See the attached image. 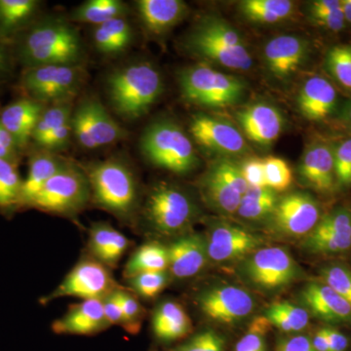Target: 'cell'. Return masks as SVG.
I'll return each instance as SVG.
<instances>
[{
    "label": "cell",
    "mask_w": 351,
    "mask_h": 351,
    "mask_svg": "<svg viewBox=\"0 0 351 351\" xmlns=\"http://www.w3.org/2000/svg\"><path fill=\"white\" fill-rule=\"evenodd\" d=\"M143 217L152 232L162 237L186 234L196 217V207L188 193L169 182H159L149 191Z\"/></svg>",
    "instance_id": "obj_7"
},
{
    "label": "cell",
    "mask_w": 351,
    "mask_h": 351,
    "mask_svg": "<svg viewBox=\"0 0 351 351\" xmlns=\"http://www.w3.org/2000/svg\"><path fill=\"white\" fill-rule=\"evenodd\" d=\"M128 6L120 0H88L73 9L71 21L96 25L117 18H126Z\"/></svg>",
    "instance_id": "obj_32"
},
{
    "label": "cell",
    "mask_w": 351,
    "mask_h": 351,
    "mask_svg": "<svg viewBox=\"0 0 351 351\" xmlns=\"http://www.w3.org/2000/svg\"><path fill=\"white\" fill-rule=\"evenodd\" d=\"M110 327L104 313L103 300H84L73 304L52 324L57 335L93 336Z\"/></svg>",
    "instance_id": "obj_20"
},
{
    "label": "cell",
    "mask_w": 351,
    "mask_h": 351,
    "mask_svg": "<svg viewBox=\"0 0 351 351\" xmlns=\"http://www.w3.org/2000/svg\"><path fill=\"white\" fill-rule=\"evenodd\" d=\"M46 106L40 101L22 97L2 108L0 122L24 152L32 142V132Z\"/></svg>",
    "instance_id": "obj_22"
},
{
    "label": "cell",
    "mask_w": 351,
    "mask_h": 351,
    "mask_svg": "<svg viewBox=\"0 0 351 351\" xmlns=\"http://www.w3.org/2000/svg\"><path fill=\"white\" fill-rule=\"evenodd\" d=\"M69 162L55 152L36 149L29 158V171L23 182L22 209L29 208L39 191L51 178Z\"/></svg>",
    "instance_id": "obj_26"
},
{
    "label": "cell",
    "mask_w": 351,
    "mask_h": 351,
    "mask_svg": "<svg viewBox=\"0 0 351 351\" xmlns=\"http://www.w3.org/2000/svg\"><path fill=\"white\" fill-rule=\"evenodd\" d=\"M119 288L110 269L88 257L76 263L57 288L43 298L40 302L47 304L66 297L78 298L82 301L103 300Z\"/></svg>",
    "instance_id": "obj_11"
},
{
    "label": "cell",
    "mask_w": 351,
    "mask_h": 351,
    "mask_svg": "<svg viewBox=\"0 0 351 351\" xmlns=\"http://www.w3.org/2000/svg\"><path fill=\"white\" fill-rule=\"evenodd\" d=\"M308 55V43L300 36L283 34L270 39L263 57L270 73L279 80H287L301 68Z\"/></svg>",
    "instance_id": "obj_18"
},
{
    "label": "cell",
    "mask_w": 351,
    "mask_h": 351,
    "mask_svg": "<svg viewBox=\"0 0 351 351\" xmlns=\"http://www.w3.org/2000/svg\"><path fill=\"white\" fill-rule=\"evenodd\" d=\"M263 162L267 188L274 193L287 191L293 182V173L288 163L276 156H267L263 159Z\"/></svg>",
    "instance_id": "obj_42"
},
{
    "label": "cell",
    "mask_w": 351,
    "mask_h": 351,
    "mask_svg": "<svg viewBox=\"0 0 351 351\" xmlns=\"http://www.w3.org/2000/svg\"><path fill=\"white\" fill-rule=\"evenodd\" d=\"M136 6L145 29L156 36L170 31L189 13L188 5L182 0H138Z\"/></svg>",
    "instance_id": "obj_25"
},
{
    "label": "cell",
    "mask_w": 351,
    "mask_h": 351,
    "mask_svg": "<svg viewBox=\"0 0 351 351\" xmlns=\"http://www.w3.org/2000/svg\"><path fill=\"white\" fill-rule=\"evenodd\" d=\"M324 283L338 293L351 306V272L341 265H331L322 270Z\"/></svg>",
    "instance_id": "obj_47"
},
{
    "label": "cell",
    "mask_w": 351,
    "mask_h": 351,
    "mask_svg": "<svg viewBox=\"0 0 351 351\" xmlns=\"http://www.w3.org/2000/svg\"><path fill=\"white\" fill-rule=\"evenodd\" d=\"M313 20L321 27L332 32L341 31L345 27L346 24L345 16H343L341 7L338 10L332 11L331 13L326 14V15L313 18Z\"/></svg>",
    "instance_id": "obj_53"
},
{
    "label": "cell",
    "mask_w": 351,
    "mask_h": 351,
    "mask_svg": "<svg viewBox=\"0 0 351 351\" xmlns=\"http://www.w3.org/2000/svg\"><path fill=\"white\" fill-rule=\"evenodd\" d=\"M341 10L345 16L346 22L351 24V0H343L341 1Z\"/></svg>",
    "instance_id": "obj_59"
},
{
    "label": "cell",
    "mask_w": 351,
    "mask_h": 351,
    "mask_svg": "<svg viewBox=\"0 0 351 351\" xmlns=\"http://www.w3.org/2000/svg\"><path fill=\"white\" fill-rule=\"evenodd\" d=\"M84 82L82 64H49L23 69L19 89L25 98L52 105L73 101Z\"/></svg>",
    "instance_id": "obj_8"
},
{
    "label": "cell",
    "mask_w": 351,
    "mask_h": 351,
    "mask_svg": "<svg viewBox=\"0 0 351 351\" xmlns=\"http://www.w3.org/2000/svg\"><path fill=\"white\" fill-rule=\"evenodd\" d=\"M175 351H225V339L214 330H203Z\"/></svg>",
    "instance_id": "obj_45"
},
{
    "label": "cell",
    "mask_w": 351,
    "mask_h": 351,
    "mask_svg": "<svg viewBox=\"0 0 351 351\" xmlns=\"http://www.w3.org/2000/svg\"><path fill=\"white\" fill-rule=\"evenodd\" d=\"M300 174L311 188L319 193H329L335 188L334 149L326 143L313 142L302 156Z\"/></svg>",
    "instance_id": "obj_21"
},
{
    "label": "cell",
    "mask_w": 351,
    "mask_h": 351,
    "mask_svg": "<svg viewBox=\"0 0 351 351\" xmlns=\"http://www.w3.org/2000/svg\"><path fill=\"white\" fill-rule=\"evenodd\" d=\"M108 101L121 119L145 117L163 92L158 69L145 61L133 62L113 69L106 80Z\"/></svg>",
    "instance_id": "obj_2"
},
{
    "label": "cell",
    "mask_w": 351,
    "mask_h": 351,
    "mask_svg": "<svg viewBox=\"0 0 351 351\" xmlns=\"http://www.w3.org/2000/svg\"><path fill=\"white\" fill-rule=\"evenodd\" d=\"M237 117L245 136L263 147L274 144L283 130L282 113L269 104H254L237 112Z\"/></svg>",
    "instance_id": "obj_19"
},
{
    "label": "cell",
    "mask_w": 351,
    "mask_h": 351,
    "mask_svg": "<svg viewBox=\"0 0 351 351\" xmlns=\"http://www.w3.org/2000/svg\"><path fill=\"white\" fill-rule=\"evenodd\" d=\"M337 101L336 88L322 76L306 80L298 96L300 112L311 121H322L329 117L337 107Z\"/></svg>",
    "instance_id": "obj_24"
},
{
    "label": "cell",
    "mask_w": 351,
    "mask_h": 351,
    "mask_svg": "<svg viewBox=\"0 0 351 351\" xmlns=\"http://www.w3.org/2000/svg\"><path fill=\"white\" fill-rule=\"evenodd\" d=\"M121 288V287H120ZM117 289L108 295L103 299L104 313L106 318L110 326H120L123 328L124 315L122 311L121 304H120L119 295H117Z\"/></svg>",
    "instance_id": "obj_52"
},
{
    "label": "cell",
    "mask_w": 351,
    "mask_h": 351,
    "mask_svg": "<svg viewBox=\"0 0 351 351\" xmlns=\"http://www.w3.org/2000/svg\"><path fill=\"white\" fill-rule=\"evenodd\" d=\"M277 351H316L311 339L306 336H295L282 339L277 346Z\"/></svg>",
    "instance_id": "obj_55"
},
{
    "label": "cell",
    "mask_w": 351,
    "mask_h": 351,
    "mask_svg": "<svg viewBox=\"0 0 351 351\" xmlns=\"http://www.w3.org/2000/svg\"><path fill=\"white\" fill-rule=\"evenodd\" d=\"M207 255L216 263L230 262L250 256L263 244L262 237L240 226H214L206 237Z\"/></svg>",
    "instance_id": "obj_16"
},
{
    "label": "cell",
    "mask_w": 351,
    "mask_h": 351,
    "mask_svg": "<svg viewBox=\"0 0 351 351\" xmlns=\"http://www.w3.org/2000/svg\"><path fill=\"white\" fill-rule=\"evenodd\" d=\"M217 177H219L223 182L234 189L237 193L243 196L248 189V184L242 175L240 167L232 161L223 160L217 161L209 168Z\"/></svg>",
    "instance_id": "obj_46"
},
{
    "label": "cell",
    "mask_w": 351,
    "mask_h": 351,
    "mask_svg": "<svg viewBox=\"0 0 351 351\" xmlns=\"http://www.w3.org/2000/svg\"><path fill=\"white\" fill-rule=\"evenodd\" d=\"M334 149L336 180L343 186H351V138L339 143Z\"/></svg>",
    "instance_id": "obj_48"
},
{
    "label": "cell",
    "mask_w": 351,
    "mask_h": 351,
    "mask_svg": "<svg viewBox=\"0 0 351 351\" xmlns=\"http://www.w3.org/2000/svg\"><path fill=\"white\" fill-rule=\"evenodd\" d=\"M196 143L207 151L225 156H243L249 151L243 134L228 120L198 113L189 123Z\"/></svg>",
    "instance_id": "obj_13"
},
{
    "label": "cell",
    "mask_w": 351,
    "mask_h": 351,
    "mask_svg": "<svg viewBox=\"0 0 351 351\" xmlns=\"http://www.w3.org/2000/svg\"><path fill=\"white\" fill-rule=\"evenodd\" d=\"M326 66L332 77L351 91V46H335L328 51Z\"/></svg>",
    "instance_id": "obj_40"
},
{
    "label": "cell",
    "mask_w": 351,
    "mask_h": 351,
    "mask_svg": "<svg viewBox=\"0 0 351 351\" xmlns=\"http://www.w3.org/2000/svg\"><path fill=\"white\" fill-rule=\"evenodd\" d=\"M14 57L23 69L49 64H82V36L71 23L58 18L36 20L12 43Z\"/></svg>",
    "instance_id": "obj_1"
},
{
    "label": "cell",
    "mask_w": 351,
    "mask_h": 351,
    "mask_svg": "<svg viewBox=\"0 0 351 351\" xmlns=\"http://www.w3.org/2000/svg\"><path fill=\"white\" fill-rule=\"evenodd\" d=\"M117 295L124 315L123 329L131 335L138 334L144 321L145 311L137 295L124 288L117 289Z\"/></svg>",
    "instance_id": "obj_41"
},
{
    "label": "cell",
    "mask_w": 351,
    "mask_h": 351,
    "mask_svg": "<svg viewBox=\"0 0 351 351\" xmlns=\"http://www.w3.org/2000/svg\"><path fill=\"white\" fill-rule=\"evenodd\" d=\"M239 167L248 186L267 188L263 159L251 157L245 160Z\"/></svg>",
    "instance_id": "obj_49"
},
{
    "label": "cell",
    "mask_w": 351,
    "mask_h": 351,
    "mask_svg": "<svg viewBox=\"0 0 351 351\" xmlns=\"http://www.w3.org/2000/svg\"><path fill=\"white\" fill-rule=\"evenodd\" d=\"M92 38L95 47L101 54L117 56L130 47L133 29L126 18H117L96 25Z\"/></svg>",
    "instance_id": "obj_30"
},
{
    "label": "cell",
    "mask_w": 351,
    "mask_h": 351,
    "mask_svg": "<svg viewBox=\"0 0 351 351\" xmlns=\"http://www.w3.org/2000/svg\"><path fill=\"white\" fill-rule=\"evenodd\" d=\"M330 351H346L348 350V339L338 330L325 328Z\"/></svg>",
    "instance_id": "obj_57"
},
{
    "label": "cell",
    "mask_w": 351,
    "mask_h": 351,
    "mask_svg": "<svg viewBox=\"0 0 351 351\" xmlns=\"http://www.w3.org/2000/svg\"><path fill=\"white\" fill-rule=\"evenodd\" d=\"M170 276L188 279L197 276L209 261L206 239L197 233H186L167 246Z\"/></svg>",
    "instance_id": "obj_17"
},
{
    "label": "cell",
    "mask_w": 351,
    "mask_h": 351,
    "mask_svg": "<svg viewBox=\"0 0 351 351\" xmlns=\"http://www.w3.org/2000/svg\"><path fill=\"white\" fill-rule=\"evenodd\" d=\"M201 193L210 206L226 215L237 213L242 195L208 170L200 182Z\"/></svg>",
    "instance_id": "obj_34"
},
{
    "label": "cell",
    "mask_w": 351,
    "mask_h": 351,
    "mask_svg": "<svg viewBox=\"0 0 351 351\" xmlns=\"http://www.w3.org/2000/svg\"><path fill=\"white\" fill-rule=\"evenodd\" d=\"M314 350L316 351H330L329 343L326 336V332L324 329H320L314 335L313 339H311Z\"/></svg>",
    "instance_id": "obj_58"
},
{
    "label": "cell",
    "mask_w": 351,
    "mask_h": 351,
    "mask_svg": "<svg viewBox=\"0 0 351 351\" xmlns=\"http://www.w3.org/2000/svg\"><path fill=\"white\" fill-rule=\"evenodd\" d=\"M152 328L158 341L172 343L188 337L193 332V323L179 302L165 301L152 314Z\"/></svg>",
    "instance_id": "obj_28"
},
{
    "label": "cell",
    "mask_w": 351,
    "mask_h": 351,
    "mask_svg": "<svg viewBox=\"0 0 351 351\" xmlns=\"http://www.w3.org/2000/svg\"><path fill=\"white\" fill-rule=\"evenodd\" d=\"M197 306L209 319L233 324L254 311L255 301L244 289L233 285L217 286L198 295Z\"/></svg>",
    "instance_id": "obj_14"
},
{
    "label": "cell",
    "mask_w": 351,
    "mask_h": 351,
    "mask_svg": "<svg viewBox=\"0 0 351 351\" xmlns=\"http://www.w3.org/2000/svg\"><path fill=\"white\" fill-rule=\"evenodd\" d=\"M130 246V240L110 223L105 221L92 223L87 243L89 257L108 269H115Z\"/></svg>",
    "instance_id": "obj_23"
},
{
    "label": "cell",
    "mask_w": 351,
    "mask_h": 351,
    "mask_svg": "<svg viewBox=\"0 0 351 351\" xmlns=\"http://www.w3.org/2000/svg\"><path fill=\"white\" fill-rule=\"evenodd\" d=\"M90 201L91 191L84 171L69 161L44 184L29 208L73 218L82 213Z\"/></svg>",
    "instance_id": "obj_9"
},
{
    "label": "cell",
    "mask_w": 351,
    "mask_h": 351,
    "mask_svg": "<svg viewBox=\"0 0 351 351\" xmlns=\"http://www.w3.org/2000/svg\"><path fill=\"white\" fill-rule=\"evenodd\" d=\"M169 258L167 247L152 241L143 244L132 254L123 270L126 279L145 272L168 271Z\"/></svg>",
    "instance_id": "obj_31"
},
{
    "label": "cell",
    "mask_w": 351,
    "mask_h": 351,
    "mask_svg": "<svg viewBox=\"0 0 351 351\" xmlns=\"http://www.w3.org/2000/svg\"><path fill=\"white\" fill-rule=\"evenodd\" d=\"M19 165L0 158V213L12 216L22 209V189Z\"/></svg>",
    "instance_id": "obj_33"
},
{
    "label": "cell",
    "mask_w": 351,
    "mask_h": 351,
    "mask_svg": "<svg viewBox=\"0 0 351 351\" xmlns=\"http://www.w3.org/2000/svg\"><path fill=\"white\" fill-rule=\"evenodd\" d=\"M73 136V123L71 119L64 123L63 126L53 131L44 141L38 149H45V151L57 152L63 149L68 145L69 138Z\"/></svg>",
    "instance_id": "obj_50"
},
{
    "label": "cell",
    "mask_w": 351,
    "mask_h": 351,
    "mask_svg": "<svg viewBox=\"0 0 351 351\" xmlns=\"http://www.w3.org/2000/svg\"><path fill=\"white\" fill-rule=\"evenodd\" d=\"M341 7V1L339 0H317L311 3V17L326 15L332 11L338 10Z\"/></svg>",
    "instance_id": "obj_56"
},
{
    "label": "cell",
    "mask_w": 351,
    "mask_h": 351,
    "mask_svg": "<svg viewBox=\"0 0 351 351\" xmlns=\"http://www.w3.org/2000/svg\"><path fill=\"white\" fill-rule=\"evenodd\" d=\"M302 302L321 319L331 322H350L351 306L325 283L307 284L302 292Z\"/></svg>",
    "instance_id": "obj_27"
},
{
    "label": "cell",
    "mask_w": 351,
    "mask_h": 351,
    "mask_svg": "<svg viewBox=\"0 0 351 351\" xmlns=\"http://www.w3.org/2000/svg\"><path fill=\"white\" fill-rule=\"evenodd\" d=\"M130 291L145 300L156 298L167 287L170 281L168 271L145 272L127 279Z\"/></svg>",
    "instance_id": "obj_39"
},
{
    "label": "cell",
    "mask_w": 351,
    "mask_h": 351,
    "mask_svg": "<svg viewBox=\"0 0 351 351\" xmlns=\"http://www.w3.org/2000/svg\"><path fill=\"white\" fill-rule=\"evenodd\" d=\"M265 317L269 321L270 325L285 332L302 331L309 322L306 309L289 302L271 304Z\"/></svg>",
    "instance_id": "obj_38"
},
{
    "label": "cell",
    "mask_w": 351,
    "mask_h": 351,
    "mask_svg": "<svg viewBox=\"0 0 351 351\" xmlns=\"http://www.w3.org/2000/svg\"><path fill=\"white\" fill-rule=\"evenodd\" d=\"M341 120L346 126L350 127L351 129V101L348 104V106L345 108L341 113Z\"/></svg>",
    "instance_id": "obj_60"
},
{
    "label": "cell",
    "mask_w": 351,
    "mask_h": 351,
    "mask_svg": "<svg viewBox=\"0 0 351 351\" xmlns=\"http://www.w3.org/2000/svg\"><path fill=\"white\" fill-rule=\"evenodd\" d=\"M270 326L265 317H258L251 323L248 332L239 339L235 351H267L265 335Z\"/></svg>",
    "instance_id": "obj_44"
},
{
    "label": "cell",
    "mask_w": 351,
    "mask_h": 351,
    "mask_svg": "<svg viewBox=\"0 0 351 351\" xmlns=\"http://www.w3.org/2000/svg\"><path fill=\"white\" fill-rule=\"evenodd\" d=\"M73 137L83 149L107 147L127 137V132L117 123L100 101L88 97L80 101L71 117Z\"/></svg>",
    "instance_id": "obj_12"
},
{
    "label": "cell",
    "mask_w": 351,
    "mask_h": 351,
    "mask_svg": "<svg viewBox=\"0 0 351 351\" xmlns=\"http://www.w3.org/2000/svg\"><path fill=\"white\" fill-rule=\"evenodd\" d=\"M241 271L252 286L265 292L287 287L302 274L292 256L280 247H267L254 252L245 260Z\"/></svg>",
    "instance_id": "obj_10"
},
{
    "label": "cell",
    "mask_w": 351,
    "mask_h": 351,
    "mask_svg": "<svg viewBox=\"0 0 351 351\" xmlns=\"http://www.w3.org/2000/svg\"><path fill=\"white\" fill-rule=\"evenodd\" d=\"M22 156L19 145L0 122V158L19 165Z\"/></svg>",
    "instance_id": "obj_51"
},
{
    "label": "cell",
    "mask_w": 351,
    "mask_h": 351,
    "mask_svg": "<svg viewBox=\"0 0 351 351\" xmlns=\"http://www.w3.org/2000/svg\"><path fill=\"white\" fill-rule=\"evenodd\" d=\"M73 112V101L46 106L32 132V142L36 149L41 147L45 138L53 131L69 121Z\"/></svg>",
    "instance_id": "obj_37"
},
{
    "label": "cell",
    "mask_w": 351,
    "mask_h": 351,
    "mask_svg": "<svg viewBox=\"0 0 351 351\" xmlns=\"http://www.w3.org/2000/svg\"><path fill=\"white\" fill-rule=\"evenodd\" d=\"M80 167L89 182L95 206L121 221H132L138 207V188L130 166L115 157L83 164Z\"/></svg>",
    "instance_id": "obj_3"
},
{
    "label": "cell",
    "mask_w": 351,
    "mask_h": 351,
    "mask_svg": "<svg viewBox=\"0 0 351 351\" xmlns=\"http://www.w3.org/2000/svg\"><path fill=\"white\" fill-rule=\"evenodd\" d=\"M189 52L225 68L248 71L253 59L239 32L218 17L202 18L186 40Z\"/></svg>",
    "instance_id": "obj_4"
},
{
    "label": "cell",
    "mask_w": 351,
    "mask_h": 351,
    "mask_svg": "<svg viewBox=\"0 0 351 351\" xmlns=\"http://www.w3.org/2000/svg\"><path fill=\"white\" fill-rule=\"evenodd\" d=\"M277 202L276 193L271 189L248 186L240 201L237 213L245 219L260 221L274 213Z\"/></svg>",
    "instance_id": "obj_36"
},
{
    "label": "cell",
    "mask_w": 351,
    "mask_h": 351,
    "mask_svg": "<svg viewBox=\"0 0 351 351\" xmlns=\"http://www.w3.org/2000/svg\"><path fill=\"white\" fill-rule=\"evenodd\" d=\"M271 216L274 228L280 234L307 237L319 221V205L307 193H290L278 200Z\"/></svg>",
    "instance_id": "obj_15"
},
{
    "label": "cell",
    "mask_w": 351,
    "mask_h": 351,
    "mask_svg": "<svg viewBox=\"0 0 351 351\" xmlns=\"http://www.w3.org/2000/svg\"><path fill=\"white\" fill-rule=\"evenodd\" d=\"M14 57L12 45L0 38V80L8 77L12 73Z\"/></svg>",
    "instance_id": "obj_54"
},
{
    "label": "cell",
    "mask_w": 351,
    "mask_h": 351,
    "mask_svg": "<svg viewBox=\"0 0 351 351\" xmlns=\"http://www.w3.org/2000/svg\"><path fill=\"white\" fill-rule=\"evenodd\" d=\"M140 147L149 163L176 174L191 172L198 164L191 138L171 120H157L147 126L141 138Z\"/></svg>",
    "instance_id": "obj_5"
},
{
    "label": "cell",
    "mask_w": 351,
    "mask_h": 351,
    "mask_svg": "<svg viewBox=\"0 0 351 351\" xmlns=\"http://www.w3.org/2000/svg\"><path fill=\"white\" fill-rule=\"evenodd\" d=\"M182 96L201 107H230L243 98L246 86L235 76L217 71L207 63H199L182 69L179 73Z\"/></svg>",
    "instance_id": "obj_6"
},
{
    "label": "cell",
    "mask_w": 351,
    "mask_h": 351,
    "mask_svg": "<svg viewBox=\"0 0 351 351\" xmlns=\"http://www.w3.org/2000/svg\"><path fill=\"white\" fill-rule=\"evenodd\" d=\"M239 6L247 19L263 24L281 22L294 10V3L289 0H245Z\"/></svg>",
    "instance_id": "obj_35"
},
{
    "label": "cell",
    "mask_w": 351,
    "mask_h": 351,
    "mask_svg": "<svg viewBox=\"0 0 351 351\" xmlns=\"http://www.w3.org/2000/svg\"><path fill=\"white\" fill-rule=\"evenodd\" d=\"M40 6L38 0H0V38L12 43L36 22Z\"/></svg>",
    "instance_id": "obj_29"
},
{
    "label": "cell",
    "mask_w": 351,
    "mask_h": 351,
    "mask_svg": "<svg viewBox=\"0 0 351 351\" xmlns=\"http://www.w3.org/2000/svg\"><path fill=\"white\" fill-rule=\"evenodd\" d=\"M311 234L351 237V211L341 207L328 214L313 228Z\"/></svg>",
    "instance_id": "obj_43"
}]
</instances>
